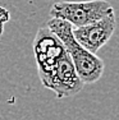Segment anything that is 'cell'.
<instances>
[{
	"label": "cell",
	"mask_w": 119,
	"mask_h": 120,
	"mask_svg": "<svg viewBox=\"0 0 119 120\" xmlns=\"http://www.w3.org/2000/svg\"><path fill=\"white\" fill-rule=\"evenodd\" d=\"M3 32H4V24L0 23V36L3 35Z\"/></svg>",
	"instance_id": "8992f818"
},
{
	"label": "cell",
	"mask_w": 119,
	"mask_h": 120,
	"mask_svg": "<svg viewBox=\"0 0 119 120\" xmlns=\"http://www.w3.org/2000/svg\"><path fill=\"white\" fill-rule=\"evenodd\" d=\"M46 27L65 46L81 81L84 84H92L97 82L104 73L105 64L96 54L90 52L78 44L73 35V26L67 21L51 17Z\"/></svg>",
	"instance_id": "7a4b0ae2"
},
{
	"label": "cell",
	"mask_w": 119,
	"mask_h": 120,
	"mask_svg": "<svg viewBox=\"0 0 119 120\" xmlns=\"http://www.w3.org/2000/svg\"><path fill=\"white\" fill-rule=\"evenodd\" d=\"M33 54L40 81L58 98L74 96L82 91L84 83L76 72L70 55L47 27H41L36 33Z\"/></svg>",
	"instance_id": "6da1fadb"
},
{
	"label": "cell",
	"mask_w": 119,
	"mask_h": 120,
	"mask_svg": "<svg viewBox=\"0 0 119 120\" xmlns=\"http://www.w3.org/2000/svg\"><path fill=\"white\" fill-rule=\"evenodd\" d=\"M115 27H117V18L115 13L111 12L106 17L93 23L82 27H73V35L81 46H83L92 54H97V51L111 38Z\"/></svg>",
	"instance_id": "277c9868"
},
{
	"label": "cell",
	"mask_w": 119,
	"mask_h": 120,
	"mask_svg": "<svg viewBox=\"0 0 119 120\" xmlns=\"http://www.w3.org/2000/svg\"><path fill=\"white\" fill-rule=\"evenodd\" d=\"M111 12H114V8L106 0L58 1L51 7L50 15L69 22L73 27H82L104 18Z\"/></svg>",
	"instance_id": "3957f363"
},
{
	"label": "cell",
	"mask_w": 119,
	"mask_h": 120,
	"mask_svg": "<svg viewBox=\"0 0 119 120\" xmlns=\"http://www.w3.org/2000/svg\"><path fill=\"white\" fill-rule=\"evenodd\" d=\"M10 19V12L8 9H5V8L0 7V23H7V22H9Z\"/></svg>",
	"instance_id": "5b68a950"
}]
</instances>
